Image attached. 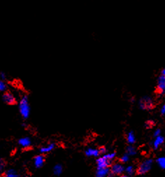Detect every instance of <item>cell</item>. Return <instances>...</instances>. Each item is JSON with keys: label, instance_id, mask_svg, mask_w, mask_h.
<instances>
[{"label": "cell", "instance_id": "cell-10", "mask_svg": "<svg viewBox=\"0 0 165 177\" xmlns=\"http://www.w3.org/2000/svg\"><path fill=\"white\" fill-rule=\"evenodd\" d=\"M55 143H49V144L46 146H41L39 149V152L41 154H46L48 153H50L53 151V149H55Z\"/></svg>", "mask_w": 165, "mask_h": 177}, {"label": "cell", "instance_id": "cell-19", "mask_svg": "<svg viewBox=\"0 0 165 177\" xmlns=\"http://www.w3.org/2000/svg\"><path fill=\"white\" fill-rule=\"evenodd\" d=\"M157 162H158L160 167H161L162 169H165V158L164 157L159 158L158 160H157Z\"/></svg>", "mask_w": 165, "mask_h": 177}, {"label": "cell", "instance_id": "cell-23", "mask_svg": "<svg viewBox=\"0 0 165 177\" xmlns=\"http://www.w3.org/2000/svg\"><path fill=\"white\" fill-rule=\"evenodd\" d=\"M0 79L4 81L7 80V75L4 72H0Z\"/></svg>", "mask_w": 165, "mask_h": 177}, {"label": "cell", "instance_id": "cell-14", "mask_svg": "<svg viewBox=\"0 0 165 177\" xmlns=\"http://www.w3.org/2000/svg\"><path fill=\"white\" fill-rule=\"evenodd\" d=\"M164 137L161 136V135L158 137H155V141L153 142L154 149H158V148L160 147V146H161L163 143H164Z\"/></svg>", "mask_w": 165, "mask_h": 177}, {"label": "cell", "instance_id": "cell-25", "mask_svg": "<svg viewBox=\"0 0 165 177\" xmlns=\"http://www.w3.org/2000/svg\"><path fill=\"white\" fill-rule=\"evenodd\" d=\"M160 135H161V130H160V129H157V130L155 131L153 136L155 137H158L159 136H160Z\"/></svg>", "mask_w": 165, "mask_h": 177}, {"label": "cell", "instance_id": "cell-22", "mask_svg": "<svg viewBox=\"0 0 165 177\" xmlns=\"http://www.w3.org/2000/svg\"><path fill=\"white\" fill-rule=\"evenodd\" d=\"M134 168H133V167H131V166H129L128 167H127V169H126V172H127V174H128L129 175H131V174H134Z\"/></svg>", "mask_w": 165, "mask_h": 177}, {"label": "cell", "instance_id": "cell-3", "mask_svg": "<svg viewBox=\"0 0 165 177\" xmlns=\"http://www.w3.org/2000/svg\"><path fill=\"white\" fill-rule=\"evenodd\" d=\"M2 100L7 105L13 106V105H16V104H17V100H16V97L14 96L13 93L8 90L3 93Z\"/></svg>", "mask_w": 165, "mask_h": 177}, {"label": "cell", "instance_id": "cell-4", "mask_svg": "<svg viewBox=\"0 0 165 177\" xmlns=\"http://www.w3.org/2000/svg\"><path fill=\"white\" fill-rule=\"evenodd\" d=\"M139 107L143 110H150L153 107V101L150 97H143L140 99Z\"/></svg>", "mask_w": 165, "mask_h": 177}, {"label": "cell", "instance_id": "cell-13", "mask_svg": "<svg viewBox=\"0 0 165 177\" xmlns=\"http://www.w3.org/2000/svg\"><path fill=\"white\" fill-rule=\"evenodd\" d=\"M3 177H20L19 174H18L16 170L14 169H9L3 173Z\"/></svg>", "mask_w": 165, "mask_h": 177}, {"label": "cell", "instance_id": "cell-1", "mask_svg": "<svg viewBox=\"0 0 165 177\" xmlns=\"http://www.w3.org/2000/svg\"><path fill=\"white\" fill-rule=\"evenodd\" d=\"M18 110L20 116L24 120L28 119L30 116V105L29 97L27 95H23L18 102Z\"/></svg>", "mask_w": 165, "mask_h": 177}, {"label": "cell", "instance_id": "cell-17", "mask_svg": "<svg viewBox=\"0 0 165 177\" xmlns=\"http://www.w3.org/2000/svg\"><path fill=\"white\" fill-rule=\"evenodd\" d=\"M136 153H137V151H136V149L133 146H129L127 148V154L129 156L135 155Z\"/></svg>", "mask_w": 165, "mask_h": 177}, {"label": "cell", "instance_id": "cell-8", "mask_svg": "<svg viewBox=\"0 0 165 177\" xmlns=\"http://www.w3.org/2000/svg\"><path fill=\"white\" fill-rule=\"evenodd\" d=\"M18 144L24 149H28L32 146V140L29 137H24L19 139L18 141Z\"/></svg>", "mask_w": 165, "mask_h": 177}, {"label": "cell", "instance_id": "cell-16", "mask_svg": "<svg viewBox=\"0 0 165 177\" xmlns=\"http://www.w3.org/2000/svg\"><path fill=\"white\" fill-rule=\"evenodd\" d=\"M127 141H128L129 143L130 144H133L134 143H135L136 138L135 135L134 134L133 132H129L127 135Z\"/></svg>", "mask_w": 165, "mask_h": 177}, {"label": "cell", "instance_id": "cell-12", "mask_svg": "<svg viewBox=\"0 0 165 177\" xmlns=\"http://www.w3.org/2000/svg\"><path fill=\"white\" fill-rule=\"evenodd\" d=\"M85 153L88 157H98L100 155L99 149H93V148H88L85 151Z\"/></svg>", "mask_w": 165, "mask_h": 177}, {"label": "cell", "instance_id": "cell-26", "mask_svg": "<svg viewBox=\"0 0 165 177\" xmlns=\"http://www.w3.org/2000/svg\"><path fill=\"white\" fill-rule=\"evenodd\" d=\"M160 113H161V114H162V116H164L165 115V104H164V105L162 106V108H161Z\"/></svg>", "mask_w": 165, "mask_h": 177}, {"label": "cell", "instance_id": "cell-15", "mask_svg": "<svg viewBox=\"0 0 165 177\" xmlns=\"http://www.w3.org/2000/svg\"><path fill=\"white\" fill-rule=\"evenodd\" d=\"M62 170H63V168L60 164H56L53 167V173L56 176H60L62 173Z\"/></svg>", "mask_w": 165, "mask_h": 177}, {"label": "cell", "instance_id": "cell-24", "mask_svg": "<svg viewBox=\"0 0 165 177\" xmlns=\"http://www.w3.org/2000/svg\"><path fill=\"white\" fill-rule=\"evenodd\" d=\"M99 153L102 154V155H105L106 153V149L105 147L102 146V147H100L99 149Z\"/></svg>", "mask_w": 165, "mask_h": 177}, {"label": "cell", "instance_id": "cell-28", "mask_svg": "<svg viewBox=\"0 0 165 177\" xmlns=\"http://www.w3.org/2000/svg\"><path fill=\"white\" fill-rule=\"evenodd\" d=\"M107 177H115V176H114V174H113L112 173H110V174H109L108 175Z\"/></svg>", "mask_w": 165, "mask_h": 177}, {"label": "cell", "instance_id": "cell-29", "mask_svg": "<svg viewBox=\"0 0 165 177\" xmlns=\"http://www.w3.org/2000/svg\"><path fill=\"white\" fill-rule=\"evenodd\" d=\"M120 177H129V176H127V175H122V176H120Z\"/></svg>", "mask_w": 165, "mask_h": 177}, {"label": "cell", "instance_id": "cell-2", "mask_svg": "<svg viewBox=\"0 0 165 177\" xmlns=\"http://www.w3.org/2000/svg\"><path fill=\"white\" fill-rule=\"evenodd\" d=\"M152 160L151 159L145 160L140 164L139 167L137 169V174L140 175L144 174L147 173L152 167Z\"/></svg>", "mask_w": 165, "mask_h": 177}, {"label": "cell", "instance_id": "cell-11", "mask_svg": "<svg viewBox=\"0 0 165 177\" xmlns=\"http://www.w3.org/2000/svg\"><path fill=\"white\" fill-rule=\"evenodd\" d=\"M110 174L109 168H102L97 169L96 172V177H107Z\"/></svg>", "mask_w": 165, "mask_h": 177}, {"label": "cell", "instance_id": "cell-18", "mask_svg": "<svg viewBox=\"0 0 165 177\" xmlns=\"http://www.w3.org/2000/svg\"><path fill=\"white\" fill-rule=\"evenodd\" d=\"M7 91V85L5 81L0 79V92L5 93Z\"/></svg>", "mask_w": 165, "mask_h": 177}, {"label": "cell", "instance_id": "cell-27", "mask_svg": "<svg viewBox=\"0 0 165 177\" xmlns=\"http://www.w3.org/2000/svg\"><path fill=\"white\" fill-rule=\"evenodd\" d=\"M161 74H162L161 76H163L165 77V68H164L162 70V72H161Z\"/></svg>", "mask_w": 165, "mask_h": 177}, {"label": "cell", "instance_id": "cell-21", "mask_svg": "<svg viewBox=\"0 0 165 177\" xmlns=\"http://www.w3.org/2000/svg\"><path fill=\"white\" fill-rule=\"evenodd\" d=\"M120 162H122V163H125V162H127V161L129 160V155H127V154H125V155H123L122 157L120 158Z\"/></svg>", "mask_w": 165, "mask_h": 177}, {"label": "cell", "instance_id": "cell-7", "mask_svg": "<svg viewBox=\"0 0 165 177\" xmlns=\"http://www.w3.org/2000/svg\"><path fill=\"white\" fill-rule=\"evenodd\" d=\"M33 162H34V165L37 169H40L42 167L44 164L45 162V158L42 154L40 155H37L35 156L33 159Z\"/></svg>", "mask_w": 165, "mask_h": 177}, {"label": "cell", "instance_id": "cell-20", "mask_svg": "<svg viewBox=\"0 0 165 177\" xmlns=\"http://www.w3.org/2000/svg\"><path fill=\"white\" fill-rule=\"evenodd\" d=\"M6 166V162L5 160L2 159V158H0V174L3 173L4 170Z\"/></svg>", "mask_w": 165, "mask_h": 177}, {"label": "cell", "instance_id": "cell-6", "mask_svg": "<svg viewBox=\"0 0 165 177\" xmlns=\"http://www.w3.org/2000/svg\"><path fill=\"white\" fill-rule=\"evenodd\" d=\"M157 90L159 94H164L165 93V77L160 76L158 79Z\"/></svg>", "mask_w": 165, "mask_h": 177}, {"label": "cell", "instance_id": "cell-9", "mask_svg": "<svg viewBox=\"0 0 165 177\" xmlns=\"http://www.w3.org/2000/svg\"><path fill=\"white\" fill-rule=\"evenodd\" d=\"M125 168L121 164L116 163L113 164L111 168H110V172L114 175H120L124 172Z\"/></svg>", "mask_w": 165, "mask_h": 177}, {"label": "cell", "instance_id": "cell-5", "mask_svg": "<svg viewBox=\"0 0 165 177\" xmlns=\"http://www.w3.org/2000/svg\"><path fill=\"white\" fill-rule=\"evenodd\" d=\"M111 162L112 160L108 159L105 155H102V157H99L98 159H97V160H96L97 169L107 168L111 164Z\"/></svg>", "mask_w": 165, "mask_h": 177}]
</instances>
